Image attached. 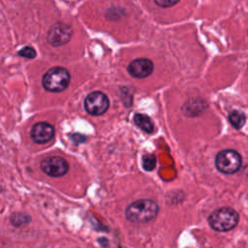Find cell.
I'll use <instances>...</instances> for the list:
<instances>
[{
    "mask_svg": "<svg viewBox=\"0 0 248 248\" xmlns=\"http://www.w3.org/2000/svg\"><path fill=\"white\" fill-rule=\"evenodd\" d=\"M158 205L152 200H140L131 203L126 211V218L133 223H146L156 217Z\"/></svg>",
    "mask_w": 248,
    "mask_h": 248,
    "instance_id": "6da1fadb",
    "label": "cell"
},
{
    "mask_svg": "<svg viewBox=\"0 0 248 248\" xmlns=\"http://www.w3.org/2000/svg\"><path fill=\"white\" fill-rule=\"evenodd\" d=\"M238 223L237 212L231 207H222L213 211L208 217L209 226L217 232H228Z\"/></svg>",
    "mask_w": 248,
    "mask_h": 248,
    "instance_id": "7a4b0ae2",
    "label": "cell"
},
{
    "mask_svg": "<svg viewBox=\"0 0 248 248\" xmlns=\"http://www.w3.org/2000/svg\"><path fill=\"white\" fill-rule=\"evenodd\" d=\"M70 79V74L65 68L54 67L44 75L42 83L47 91L60 92L68 87Z\"/></svg>",
    "mask_w": 248,
    "mask_h": 248,
    "instance_id": "3957f363",
    "label": "cell"
},
{
    "mask_svg": "<svg viewBox=\"0 0 248 248\" xmlns=\"http://www.w3.org/2000/svg\"><path fill=\"white\" fill-rule=\"evenodd\" d=\"M241 156L232 149H225L220 151L215 158V166L217 170L226 174L236 172L241 167Z\"/></svg>",
    "mask_w": 248,
    "mask_h": 248,
    "instance_id": "277c9868",
    "label": "cell"
},
{
    "mask_svg": "<svg viewBox=\"0 0 248 248\" xmlns=\"http://www.w3.org/2000/svg\"><path fill=\"white\" fill-rule=\"evenodd\" d=\"M108 98L106 94L99 91L88 94L84 100V108L92 115H101L105 113L108 110Z\"/></svg>",
    "mask_w": 248,
    "mask_h": 248,
    "instance_id": "5b68a950",
    "label": "cell"
},
{
    "mask_svg": "<svg viewBox=\"0 0 248 248\" xmlns=\"http://www.w3.org/2000/svg\"><path fill=\"white\" fill-rule=\"evenodd\" d=\"M41 169L47 175L58 177L64 175L68 171L69 166L65 159L57 156H51L42 161Z\"/></svg>",
    "mask_w": 248,
    "mask_h": 248,
    "instance_id": "8992f818",
    "label": "cell"
},
{
    "mask_svg": "<svg viewBox=\"0 0 248 248\" xmlns=\"http://www.w3.org/2000/svg\"><path fill=\"white\" fill-rule=\"evenodd\" d=\"M72 28L64 23L54 24L48 31L47 42L54 46H62L68 43L72 37Z\"/></svg>",
    "mask_w": 248,
    "mask_h": 248,
    "instance_id": "52a82bcc",
    "label": "cell"
},
{
    "mask_svg": "<svg viewBox=\"0 0 248 248\" xmlns=\"http://www.w3.org/2000/svg\"><path fill=\"white\" fill-rule=\"evenodd\" d=\"M54 136V128L46 122H39L33 125L30 137L37 143H46Z\"/></svg>",
    "mask_w": 248,
    "mask_h": 248,
    "instance_id": "ba28073f",
    "label": "cell"
},
{
    "mask_svg": "<svg viewBox=\"0 0 248 248\" xmlns=\"http://www.w3.org/2000/svg\"><path fill=\"white\" fill-rule=\"evenodd\" d=\"M153 71V63L146 58H138L133 60L128 66L129 74L137 78L148 77Z\"/></svg>",
    "mask_w": 248,
    "mask_h": 248,
    "instance_id": "9c48e42d",
    "label": "cell"
},
{
    "mask_svg": "<svg viewBox=\"0 0 248 248\" xmlns=\"http://www.w3.org/2000/svg\"><path fill=\"white\" fill-rule=\"evenodd\" d=\"M135 124L146 133H151L154 130V125L151 118L142 113H136L134 116Z\"/></svg>",
    "mask_w": 248,
    "mask_h": 248,
    "instance_id": "30bf717a",
    "label": "cell"
},
{
    "mask_svg": "<svg viewBox=\"0 0 248 248\" xmlns=\"http://www.w3.org/2000/svg\"><path fill=\"white\" fill-rule=\"evenodd\" d=\"M229 121L235 129H240L245 123V115L239 110H232L229 114Z\"/></svg>",
    "mask_w": 248,
    "mask_h": 248,
    "instance_id": "8fae6325",
    "label": "cell"
},
{
    "mask_svg": "<svg viewBox=\"0 0 248 248\" xmlns=\"http://www.w3.org/2000/svg\"><path fill=\"white\" fill-rule=\"evenodd\" d=\"M156 166V157L153 154H146L142 156V168L147 170L151 171Z\"/></svg>",
    "mask_w": 248,
    "mask_h": 248,
    "instance_id": "7c38bea8",
    "label": "cell"
},
{
    "mask_svg": "<svg viewBox=\"0 0 248 248\" xmlns=\"http://www.w3.org/2000/svg\"><path fill=\"white\" fill-rule=\"evenodd\" d=\"M11 222L13 223L14 226H22L25 225L29 222V217L23 214H14L11 218Z\"/></svg>",
    "mask_w": 248,
    "mask_h": 248,
    "instance_id": "4fadbf2b",
    "label": "cell"
},
{
    "mask_svg": "<svg viewBox=\"0 0 248 248\" xmlns=\"http://www.w3.org/2000/svg\"><path fill=\"white\" fill-rule=\"evenodd\" d=\"M18 54L26 58H34L36 57V50L31 46H25L18 51Z\"/></svg>",
    "mask_w": 248,
    "mask_h": 248,
    "instance_id": "5bb4252c",
    "label": "cell"
},
{
    "mask_svg": "<svg viewBox=\"0 0 248 248\" xmlns=\"http://www.w3.org/2000/svg\"><path fill=\"white\" fill-rule=\"evenodd\" d=\"M155 4L158 5L159 7H163V8H168L170 6L175 5L176 3L179 2V0H154Z\"/></svg>",
    "mask_w": 248,
    "mask_h": 248,
    "instance_id": "9a60e30c",
    "label": "cell"
}]
</instances>
